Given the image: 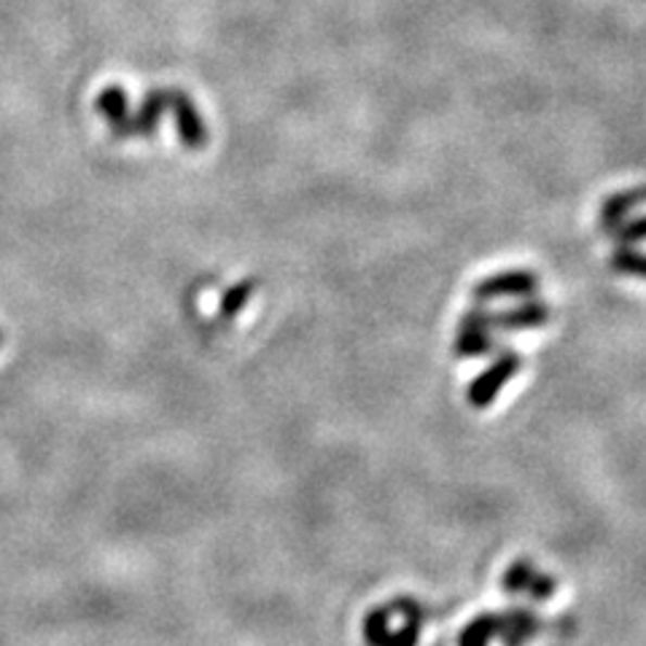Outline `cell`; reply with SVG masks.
Segmentation results:
<instances>
[{
	"mask_svg": "<svg viewBox=\"0 0 646 646\" xmlns=\"http://www.w3.org/2000/svg\"><path fill=\"white\" fill-rule=\"evenodd\" d=\"M170 111L176 114L178 135L187 149H202L207 143V129L202 116L197 114L194 103L181 92V89H154L145 94L143 105L135 114H125V119L116 122L114 135L116 138H138V135H151L154 127L160 125V116Z\"/></svg>",
	"mask_w": 646,
	"mask_h": 646,
	"instance_id": "cell-1",
	"label": "cell"
},
{
	"mask_svg": "<svg viewBox=\"0 0 646 646\" xmlns=\"http://www.w3.org/2000/svg\"><path fill=\"white\" fill-rule=\"evenodd\" d=\"M423 620L426 611L415 600L398 598L391 609L383 606L369 611L364 620V638L369 646H415Z\"/></svg>",
	"mask_w": 646,
	"mask_h": 646,
	"instance_id": "cell-2",
	"label": "cell"
},
{
	"mask_svg": "<svg viewBox=\"0 0 646 646\" xmlns=\"http://www.w3.org/2000/svg\"><path fill=\"white\" fill-rule=\"evenodd\" d=\"M520 367H522V358L517 356V353H504L496 364H491V367H487L485 372H482L480 378L469 385L466 398H469L471 407L485 409L487 404L496 402V396L502 393V388L507 385L517 372H520Z\"/></svg>",
	"mask_w": 646,
	"mask_h": 646,
	"instance_id": "cell-3",
	"label": "cell"
},
{
	"mask_svg": "<svg viewBox=\"0 0 646 646\" xmlns=\"http://www.w3.org/2000/svg\"><path fill=\"white\" fill-rule=\"evenodd\" d=\"M493 313L485 307H474L466 313L458 324V334H455V353L464 358L485 356L493 347Z\"/></svg>",
	"mask_w": 646,
	"mask_h": 646,
	"instance_id": "cell-4",
	"label": "cell"
},
{
	"mask_svg": "<svg viewBox=\"0 0 646 646\" xmlns=\"http://www.w3.org/2000/svg\"><path fill=\"white\" fill-rule=\"evenodd\" d=\"M536 289L539 280L531 273H515L512 269V273L491 275V278L482 280L474 289V300L485 305V302L504 300V296H533Z\"/></svg>",
	"mask_w": 646,
	"mask_h": 646,
	"instance_id": "cell-5",
	"label": "cell"
},
{
	"mask_svg": "<svg viewBox=\"0 0 646 646\" xmlns=\"http://www.w3.org/2000/svg\"><path fill=\"white\" fill-rule=\"evenodd\" d=\"M549 321V311L544 302L528 300L525 305L512 307V311L493 313V329L507 331H525V329H542Z\"/></svg>",
	"mask_w": 646,
	"mask_h": 646,
	"instance_id": "cell-6",
	"label": "cell"
},
{
	"mask_svg": "<svg viewBox=\"0 0 646 646\" xmlns=\"http://www.w3.org/2000/svg\"><path fill=\"white\" fill-rule=\"evenodd\" d=\"M646 202V187L631 189V192H617L600 205V232L615 235L617 229L625 224V218L631 216L633 207L644 205Z\"/></svg>",
	"mask_w": 646,
	"mask_h": 646,
	"instance_id": "cell-7",
	"label": "cell"
},
{
	"mask_svg": "<svg viewBox=\"0 0 646 646\" xmlns=\"http://www.w3.org/2000/svg\"><path fill=\"white\" fill-rule=\"evenodd\" d=\"M504 587L509 593H531L536 598H547V595H553L555 584L547 577L536 574L525 560H517L512 569L507 571V577H504Z\"/></svg>",
	"mask_w": 646,
	"mask_h": 646,
	"instance_id": "cell-8",
	"label": "cell"
},
{
	"mask_svg": "<svg viewBox=\"0 0 646 646\" xmlns=\"http://www.w3.org/2000/svg\"><path fill=\"white\" fill-rule=\"evenodd\" d=\"M498 631H502V617H480L460 633V646H487Z\"/></svg>",
	"mask_w": 646,
	"mask_h": 646,
	"instance_id": "cell-9",
	"label": "cell"
},
{
	"mask_svg": "<svg viewBox=\"0 0 646 646\" xmlns=\"http://www.w3.org/2000/svg\"><path fill=\"white\" fill-rule=\"evenodd\" d=\"M611 269L620 275H633V278L646 280V256L631 249H620L611 256Z\"/></svg>",
	"mask_w": 646,
	"mask_h": 646,
	"instance_id": "cell-10",
	"label": "cell"
},
{
	"mask_svg": "<svg viewBox=\"0 0 646 646\" xmlns=\"http://www.w3.org/2000/svg\"><path fill=\"white\" fill-rule=\"evenodd\" d=\"M611 238L620 240V243H644L646 240V216L638 218V221H625L615 235H611Z\"/></svg>",
	"mask_w": 646,
	"mask_h": 646,
	"instance_id": "cell-11",
	"label": "cell"
},
{
	"mask_svg": "<svg viewBox=\"0 0 646 646\" xmlns=\"http://www.w3.org/2000/svg\"><path fill=\"white\" fill-rule=\"evenodd\" d=\"M254 291V283H243L238 286V289L229 291L227 296H224V316H235L238 311H243L245 300H249V294Z\"/></svg>",
	"mask_w": 646,
	"mask_h": 646,
	"instance_id": "cell-12",
	"label": "cell"
}]
</instances>
